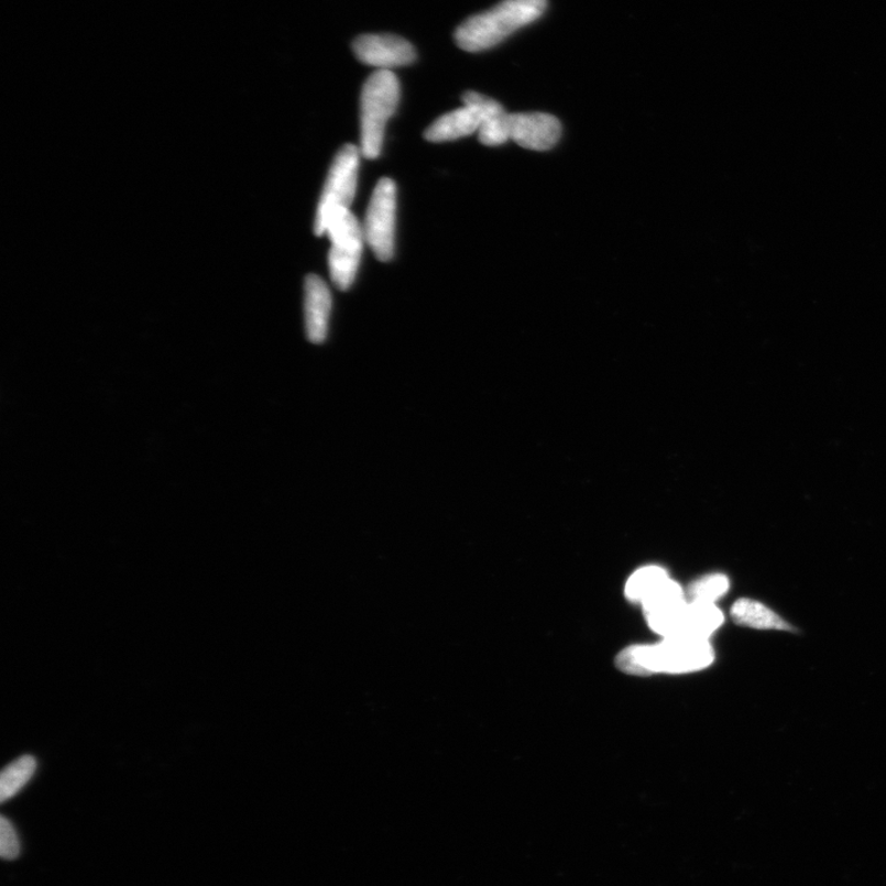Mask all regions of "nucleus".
<instances>
[{"instance_id": "6e6552de", "label": "nucleus", "mask_w": 886, "mask_h": 886, "mask_svg": "<svg viewBox=\"0 0 886 886\" xmlns=\"http://www.w3.org/2000/svg\"><path fill=\"white\" fill-rule=\"evenodd\" d=\"M508 129L510 140L537 152L554 149L561 135L559 120L545 112L510 113Z\"/></svg>"}, {"instance_id": "7ed1b4c3", "label": "nucleus", "mask_w": 886, "mask_h": 886, "mask_svg": "<svg viewBox=\"0 0 886 886\" xmlns=\"http://www.w3.org/2000/svg\"><path fill=\"white\" fill-rule=\"evenodd\" d=\"M326 234L331 242L329 252L331 281L339 289L347 291L357 277L360 266L364 242L363 228L350 208H342L329 217Z\"/></svg>"}, {"instance_id": "4468645a", "label": "nucleus", "mask_w": 886, "mask_h": 886, "mask_svg": "<svg viewBox=\"0 0 886 886\" xmlns=\"http://www.w3.org/2000/svg\"><path fill=\"white\" fill-rule=\"evenodd\" d=\"M667 572L660 567H645L634 572L625 586V598L632 602L643 603L648 600L664 583L669 580Z\"/></svg>"}, {"instance_id": "f257e3e1", "label": "nucleus", "mask_w": 886, "mask_h": 886, "mask_svg": "<svg viewBox=\"0 0 886 886\" xmlns=\"http://www.w3.org/2000/svg\"><path fill=\"white\" fill-rule=\"evenodd\" d=\"M548 0H503L493 9L474 15L456 30L458 46L467 52H481L495 47L539 19L546 12Z\"/></svg>"}, {"instance_id": "f3484780", "label": "nucleus", "mask_w": 886, "mask_h": 886, "mask_svg": "<svg viewBox=\"0 0 886 886\" xmlns=\"http://www.w3.org/2000/svg\"><path fill=\"white\" fill-rule=\"evenodd\" d=\"M20 843L17 831L7 818L0 820V854L7 861H13L19 856Z\"/></svg>"}, {"instance_id": "1a4fd4ad", "label": "nucleus", "mask_w": 886, "mask_h": 886, "mask_svg": "<svg viewBox=\"0 0 886 886\" xmlns=\"http://www.w3.org/2000/svg\"><path fill=\"white\" fill-rule=\"evenodd\" d=\"M463 103L471 108L481 123L479 141L489 147L502 145L510 140L508 114L500 103L475 91H467Z\"/></svg>"}, {"instance_id": "423d86ee", "label": "nucleus", "mask_w": 886, "mask_h": 886, "mask_svg": "<svg viewBox=\"0 0 886 886\" xmlns=\"http://www.w3.org/2000/svg\"><path fill=\"white\" fill-rule=\"evenodd\" d=\"M395 210H397V187L389 177H383L373 192L367 220L362 227L364 241L381 262H389L393 258Z\"/></svg>"}, {"instance_id": "0eeeda50", "label": "nucleus", "mask_w": 886, "mask_h": 886, "mask_svg": "<svg viewBox=\"0 0 886 886\" xmlns=\"http://www.w3.org/2000/svg\"><path fill=\"white\" fill-rule=\"evenodd\" d=\"M352 50L362 64L387 70L408 66L416 57L408 41L390 34L361 35L353 41Z\"/></svg>"}, {"instance_id": "f8f14e48", "label": "nucleus", "mask_w": 886, "mask_h": 886, "mask_svg": "<svg viewBox=\"0 0 886 886\" xmlns=\"http://www.w3.org/2000/svg\"><path fill=\"white\" fill-rule=\"evenodd\" d=\"M731 616L733 621L743 627L763 630L797 632L794 625L778 616V614L766 606L763 602L740 599L732 608Z\"/></svg>"}, {"instance_id": "ddd939ff", "label": "nucleus", "mask_w": 886, "mask_h": 886, "mask_svg": "<svg viewBox=\"0 0 886 886\" xmlns=\"http://www.w3.org/2000/svg\"><path fill=\"white\" fill-rule=\"evenodd\" d=\"M481 123L477 113L468 107L457 109L437 119L425 132V139L434 143L450 142L467 138L479 131Z\"/></svg>"}, {"instance_id": "f03ea898", "label": "nucleus", "mask_w": 886, "mask_h": 886, "mask_svg": "<svg viewBox=\"0 0 886 886\" xmlns=\"http://www.w3.org/2000/svg\"><path fill=\"white\" fill-rule=\"evenodd\" d=\"M401 86L392 70L379 69L364 83L361 92V151L376 160L382 151L385 124L397 110Z\"/></svg>"}, {"instance_id": "20e7f679", "label": "nucleus", "mask_w": 886, "mask_h": 886, "mask_svg": "<svg viewBox=\"0 0 886 886\" xmlns=\"http://www.w3.org/2000/svg\"><path fill=\"white\" fill-rule=\"evenodd\" d=\"M641 653L646 676L700 671L714 661L711 643L690 637L664 638L659 644L641 645Z\"/></svg>"}, {"instance_id": "9d476101", "label": "nucleus", "mask_w": 886, "mask_h": 886, "mask_svg": "<svg viewBox=\"0 0 886 886\" xmlns=\"http://www.w3.org/2000/svg\"><path fill=\"white\" fill-rule=\"evenodd\" d=\"M305 291L307 337L313 343H321L328 333L331 294L325 281L318 275L307 276Z\"/></svg>"}, {"instance_id": "2eb2a0df", "label": "nucleus", "mask_w": 886, "mask_h": 886, "mask_svg": "<svg viewBox=\"0 0 886 886\" xmlns=\"http://www.w3.org/2000/svg\"><path fill=\"white\" fill-rule=\"evenodd\" d=\"M36 766V759L33 756L20 757L7 766L0 777V800L4 802L18 795L33 778Z\"/></svg>"}, {"instance_id": "9b49d317", "label": "nucleus", "mask_w": 886, "mask_h": 886, "mask_svg": "<svg viewBox=\"0 0 886 886\" xmlns=\"http://www.w3.org/2000/svg\"><path fill=\"white\" fill-rule=\"evenodd\" d=\"M723 623L724 614L715 606V603L687 602L682 613L679 637L708 641Z\"/></svg>"}, {"instance_id": "39448f33", "label": "nucleus", "mask_w": 886, "mask_h": 886, "mask_svg": "<svg viewBox=\"0 0 886 886\" xmlns=\"http://www.w3.org/2000/svg\"><path fill=\"white\" fill-rule=\"evenodd\" d=\"M359 166V150L352 144L343 145L330 166L320 195L315 222V233L318 237L326 234L327 222L333 212L350 208L357 194Z\"/></svg>"}, {"instance_id": "dca6fc26", "label": "nucleus", "mask_w": 886, "mask_h": 886, "mask_svg": "<svg viewBox=\"0 0 886 886\" xmlns=\"http://www.w3.org/2000/svg\"><path fill=\"white\" fill-rule=\"evenodd\" d=\"M729 590V579L723 575L707 576L692 583L688 589L691 601L715 603Z\"/></svg>"}]
</instances>
